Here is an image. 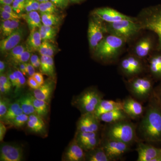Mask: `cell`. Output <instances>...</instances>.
Segmentation results:
<instances>
[{
	"label": "cell",
	"mask_w": 161,
	"mask_h": 161,
	"mask_svg": "<svg viewBox=\"0 0 161 161\" xmlns=\"http://www.w3.org/2000/svg\"><path fill=\"white\" fill-rule=\"evenodd\" d=\"M22 18L26 21L31 31L40 28L42 26L41 16L37 11H33L22 14Z\"/></svg>",
	"instance_id": "cb8c5ba5"
},
{
	"label": "cell",
	"mask_w": 161,
	"mask_h": 161,
	"mask_svg": "<svg viewBox=\"0 0 161 161\" xmlns=\"http://www.w3.org/2000/svg\"><path fill=\"white\" fill-rule=\"evenodd\" d=\"M32 98L36 113L42 118H45L48 113L49 103L45 101L37 99L33 95Z\"/></svg>",
	"instance_id": "f1b7e54d"
},
{
	"label": "cell",
	"mask_w": 161,
	"mask_h": 161,
	"mask_svg": "<svg viewBox=\"0 0 161 161\" xmlns=\"http://www.w3.org/2000/svg\"><path fill=\"white\" fill-rule=\"evenodd\" d=\"M85 161H111L101 146L86 152Z\"/></svg>",
	"instance_id": "603a6c76"
},
{
	"label": "cell",
	"mask_w": 161,
	"mask_h": 161,
	"mask_svg": "<svg viewBox=\"0 0 161 161\" xmlns=\"http://www.w3.org/2000/svg\"><path fill=\"white\" fill-rule=\"evenodd\" d=\"M100 146L111 161L120 159L130 150V145L120 141L104 139Z\"/></svg>",
	"instance_id": "9c48e42d"
},
{
	"label": "cell",
	"mask_w": 161,
	"mask_h": 161,
	"mask_svg": "<svg viewBox=\"0 0 161 161\" xmlns=\"http://www.w3.org/2000/svg\"><path fill=\"white\" fill-rule=\"evenodd\" d=\"M29 116L25 113H23L20 115L16 116L8 123L16 128H20L24 125L29 120Z\"/></svg>",
	"instance_id": "d6a6232c"
},
{
	"label": "cell",
	"mask_w": 161,
	"mask_h": 161,
	"mask_svg": "<svg viewBox=\"0 0 161 161\" xmlns=\"http://www.w3.org/2000/svg\"><path fill=\"white\" fill-rule=\"evenodd\" d=\"M107 124L105 139L120 141L130 145L139 142L136 128L130 119Z\"/></svg>",
	"instance_id": "7a4b0ae2"
},
{
	"label": "cell",
	"mask_w": 161,
	"mask_h": 161,
	"mask_svg": "<svg viewBox=\"0 0 161 161\" xmlns=\"http://www.w3.org/2000/svg\"><path fill=\"white\" fill-rule=\"evenodd\" d=\"M27 83L30 87L33 90L36 89L40 86L39 84L33 76L29 77L27 80Z\"/></svg>",
	"instance_id": "7dc6e473"
},
{
	"label": "cell",
	"mask_w": 161,
	"mask_h": 161,
	"mask_svg": "<svg viewBox=\"0 0 161 161\" xmlns=\"http://www.w3.org/2000/svg\"><path fill=\"white\" fill-rule=\"evenodd\" d=\"M121 70L125 75L128 76L138 75L142 71V64L137 57L130 56L124 58L121 61Z\"/></svg>",
	"instance_id": "5bb4252c"
},
{
	"label": "cell",
	"mask_w": 161,
	"mask_h": 161,
	"mask_svg": "<svg viewBox=\"0 0 161 161\" xmlns=\"http://www.w3.org/2000/svg\"><path fill=\"white\" fill-rule=\"evenodd\" d=\"M7 75H8L9 80L11 81L12 86L15 87L16 86V81L13 72L9 71Z\"/></svg>",
	"instance_id": "11a10c76"
},
{
	"label": "cell",
	"mask_w": 161,
	"mask_h": 161,
	"mask_svg": "<svg viewBox=\"0 0 161 161\" xmlns=\"http://www.w3.org/2000/svg\"><path fill=\"white\" fill-rule=\"evenodd\" d=\"M123 110L130 119H137L143 115L145 109L140 101L132 97H128L122 101Z\"/></svg>",
	"instance_id": "4fadbf2b"
},
{
	"label": "cell",
	"mask_w": 161,
	"mask_h": 161,
	"mask_svg": "<svg viewBox=\"0 0 161 161\" xmlns=\"http://www.w3.org/2000/svg\"><path fill=\"white\" fill-rule=\"evenodd\" d=\"M103 95L95 87H89L73 98V106L79 110L81 114L94 113Z\"/></svg>",
	"instance_id": "3957f363"
},
{
	"label": "cell",
	"mask_w": 161,
	"mask_h": 161,
	"mask_svg": "<svg viewBox=\"0 0 161 161\" xmlns=\"http://www.w3.org/2000/svg\"><path fill=\"white\" fill-rule=\"evenodd\" d=\"M33 77L34 78L37 82L39 84V85L41 86V85L44 83V79L43 76V74L41 73H36Z\"/></svg>",
	"instance_id": "f907efd6"
},
{
	"label": "cell",
	"mask_w": 161,
	"mask_h": 161,
	"mask_svg": "<svg viewBox=\"0 0 161 161\" xmlns=\"http://www.w3.org/2000/svg\"><path fill=\"white\" fill-rule=\"evenodd\" d=\"M93 14L98 19L106 23H114L130 18L110 7L98 8L95 9Z\"/></svg>",
	"instance_id": "2e32d148"
},
{
	"label": "cell",
	"mask_w": 161,
	"mask_h": 161,
	"mask_svg": "<svg viewBox=\"0 0 161 161\" xmlns=\"http://www.w3.org/2000/svg\"><path fill=\"white\" fill-rule=\"evenodd\" d=\"M117 109H123L122 101L103 99L98 104L94 114L98 118L102 114Z\"/></svg>",
	"instance_id": "ffe728a7"
},
{
	"label": "cell",
	"mask_w": 161,
	"mask_h": 161,
	"mask_svg": "<svg viewBox=\"0 0 161 161\" xmlns=\"http://www.w3.org/2000/svg\"><path fill=\"white\" fill-rule=\"evenodd\" d=\"M155 92L161 104V88L158 90V92Z\"/></svg>",
	"instance_id": "94428289"
},
{
	"label": "cell",
	"mask_w": 161,
	"mask_h": 161,
	"mask_svg": "<svg viewBox=\"0 0 161 161\" xmlns=\"http://www.w3.org/2000/svg\"><path fill=\"white\" fill-rule=\"evenodd\" d=\"M150 70L156 78H161V55H156L150 59Z\"/></svg>",
	"instance_id": "4dcf8cb0"
},
{
	"label": "cell",
	"mask_w": 161,
	"mask_h": 161,
	"mask_svg": "<svg viewBox=\"0 0 161 161\" xmlns=\"http://www.w3.org/2000/svg\"><path fill=\"white\" fill-rule=\"evenodd\" d=\"M11 103L9 98L1 95L0 98V118L2 119L6 115Z\"/></svg>",
	"instance_id": "d590c367"
},
{
	"label": "cell",
	"mask_w": 161,
	"mask_h": 161,
	"mask_svg": "<svg viewBox=\"0 0 161 161\" xmlns=\"http://www.w3.org/2000/svg\"><path fill=\"white\" fill-rule=\"evenodd\" d=\"M37 1H38L39 3H43V2H44V0H37Z\"/></svg>",
	"instance_id": "e7e4bbea"
},
{
	"label": "cell",
	"mask_w": 161,
	"mask_h": 161,
	"mask_svg": "<svg viewBox=\"0 0 161 161\" xmlns=\"http://www.w3.org/2000/svg\"><path fill=\"white\" fill-rule=\"evenodd\" d=\"M18 100L23 113L28 115L36 114L33 103L32 95L28 94L23 95Z\"/></svg>",
	"instance_id": "4316f807"
},
{
	"label": "cell",
	"mask_w": 161,
	"mask_h": 161,
	"mask_svg": "<svg viewBox=\"0 0 161 161\" xmlns=\"http://www.w3.org/2000/svg\"><path fill=\"white\" fill-rule=\"evenodd\" d=\"M40 58H39L38 56L36 55H32L31 57L30 58V62L33 65L36 62H37L38 60H40Z\"/></svg>",
	"instance_id": "6f0895ef"
},
{
	"label": "cell",
	"mask_w": 161,
	"mask_h": 161,
	"mask_svg": "<svg viewBox=\"0 0 161 161\" xmlns=\"http://www.w3.org/2000/svg\"><path fill=\"white\" fill-rule=\"evenodd\" d=\"M26 64L27 75H29L30 77L33 76V75L36 73V72H35V68L33 66L32 64L31 63H26Z\"/></svg>",
	"instance_id": "816d5d0a"
},
{
	"label": "cell",
	"mask_w": 161,
	"mask_h": 161,
	"mask_svg": "<svg viewBox=\"0 0 161 161\" xmlns=\"http://www.w3.org/2000/svg\"><path fill=\"white\" fill-rule=\"evenodd\" d=\"M39 31L43 41L53 40L57 34V29L54 26L42 25L39 28Z\"/></svg>",
	"instance_id": "f546056e"
},
{
	"label": "cell",
	"mask_w": 161,
	"mask_h": 161,
	"mask_svg": "<svg viewBox=\"0 0 161 161\" xmlns=\"http://www.w3.org/2000/svg\"><path fill=\"white\" fill-rule=\"evenodd\" d=\"M40 60L41 64L40 69L41 73L49 77H54L55 65L53 57L41 56Z\"/></svg>",
	"instance_id": "d4e9b609"
},
{
	"label": "cell",
	"mask_w": 161,
	"mask_h": 161,
	"mask_svg": "<svg viewBox=\"0 0 161 161\" xmlns=\"http://www.w3.org/2000/svg\"><path fill=\"white\" fill-rule=\"evenodd\" d=\"M26 0H14L12 7L14 11L18 14H21L25 11V3Z\"/></svg>",
	"instance_id": "f35d334b"
},
{
	"label": "cell",
	"mask_w": 161,
	"mask_h": 161,
	"mask_svg": "<svg viewBox=\"0 0 161 161\" xmlns=\"http://www.w3.org/2000/svg\"><path fill=\"white\" fill-rule=\"evenodd\" d=\"M50 0H44V2H47V1H49Z\"/></svg>",
	"instance_id": "03108f58"
},
{
	"label": "cell",
	"mask_w": 161,
	"mask_h": 161,
	"mask_svg": "<svg viewBox=\"0 0 161 161\" xmlns=\"http://www.w3.org/2000/svg\"><path fill=\"white\" fill-rule=\"evenodd\" d=\"M43 25L47 26H55L60 23V17L56 14L40 13Z\"/></svg>",
	"instance_id": "1f68e13d"
},
{
	"label": "cell",
	"mask_w": 161,
	"mask_h": 161,
	"mask_svg": "<svg viewBox=\"0 0 161 161\" xmlns=\"http://www.w3.org/2000/svg\"><path fill=\"white\" fill-rule=\"evenodd\" d=\"M0 86L9 87L12 86L8 75L4 74L0 75Z\"/></svg>",
	"instance_id": "7bdbcfd3"
},
{
	"label": "cell",
	"mask_w": 161,
	"mask_h": 161,
	"mask_svg": "<svg viewBox=\"0 0 161 161\" xmlns=\"http://www.w3.org/2000/svg\"><path fill=\"white\" fill-rule=\"evenodd\" d=\"M1 10L6 12L15 15L20 14H18L14 11L13 8L12 6H11V5H1Z\"/></svg>",
	"instance_id": "c3c4849f"
},
{
	"label": "cell",
	"mask_w": 161,
	"mask_h": 161,
	"mask_svg": "<svg viewBox=\"0 0 161 161\" xmlns=\"http://www.w3.org/2000/svg\"><path fill=\"white\" fill-rule=\"evenodd\" d=\"M29 119L34 123L35 125L40 127V128L45 131V125L42 117L38 115L37 114H31L29 115Z\"/></svg>",
	"instance_id": "60d3db41"
},
{
	"label": "cell",
	"mask_w": 161,
	"mask_h": 161,
	"mask_svg": "<svg viewBox=\"0 0 161 161\" xmlns=\"http://www.w3.org/2000/svg\"><path fill=\"white\" fill-rule=\"evenodd\" d=\"M31 57V52L29 50H26L21 55L10 60L13 63L15 64H19L20 63H27L30 59Z\"/></svg>",
	"instance_id": "8d00e7d4"
},
{
	"label": "cell",
	"mask_w": 161,
	"mask_h": 161,
	"mask_svg": "<svg viewBox=\"0 0 161 161\" xmlns=\"http://www.w3.org/2000/svg\"><path fill=\"white\" fill-rule=\"evenodd\" d=\"M6 64L3 60L0 61V75L4 74L6 69Z\"/></svg>",
	"instance_id": "680465c9"
},
{
	"label": "cell",
	"mask_w": 161,
	"mask_h": 161,
	"mask_svg": "<svg viewBox=\"0 0 161 161\" xmlns=\"http://www.w3.org/2000/svg\"><path fill=\"white\" fill-rule=\"evenodd\" d=\"M27 127L29 128L31 131H32L35 133H42L44 132V130H42L40 127L36 125H35L31 120H28L27 123Z\"/></svg>",
	"instance_id": "ee69618b"
},
{
	"label": "cell",
	"mask_w": 161,
	"mask_h": 161,
	"mask_svg": "<svg viewBox=\"0 0 161 161\" xmlns=\"http://www.w3.org/2000/svg\"><path fill=\"white\" fill-rule=\"evenodd\" d=\"M152 43L149 38L142 39L136 45L134 52L138 58H143L147 57L150 53Z\"/></svg>",
	"instance_id": "7402d4cb"
},
{
	"label": "cell",
	"mask_w": 161,
	"mask_h": 161,
	"mask_svg": "<svg viewBox=\"0 0 161 161\" xmlns=\"http://www.w3.org/2000/svg\"><path fill=\"white\" fill-rule=\"evenodd\" d=\"M136 150L138 153L137 161H152L155 158L161 155V148L143 142H138Z\"/></svg>",
	"instance_id": "9a60e30c"
},
{
	"label": "cell",
	"mask_w": 161,
	"mask_h": 161,
	"mask_svg": "<svg viewBox=\"0 0 161 161\" xmlns=\"http://www.w3.org/2000/svg\"><path fill=\"white\" fill-rule=\"evenodd\" d=\"M42 39L39 31H30L29 36L26 40V46L30 52H37L39 51L42 43Z\"/></svg>",
	"instance_id": "484cf974"
},
{
	"label": "cell",
	"mask_w": 161,
	"mask_h": 161,
	"mask_svg": "<svg viewBox=\"0 0 161 161\" xmlns=\"http://www.w3.org/2000/svg\"><path fill=\"white\" fill-rule=\"evenodd\" d=\"M105 26L107 33L120 37L126 41L141 30L138 22H135L131 17L114 23H106Z\"/></svg>",
	"instance_id": "8992f818"
},
{
	"label": "cell",
	"mask_w": 161,
	"mask_h": 161,
	"mask_svg": "<svg viewBox=\"0 0 161 161\" xmlns=\"http://www.w3.org/2000/svg\"><path fill=\"white\" fill-rule=\"evenodd\" d=\"M26 50V47L23 45H18L9 52V54L10 60L13 59L19 55L23 53Z\"/></svg>",
	"instance_id": "ab89813d"
},
{
	"label": "cell",
	"mask_w": 161,
	"mask_h": 161,
	"mask_svg": "<svg viewBox=\"0 0 161 161\" xmlns=\"http://www.w3.org/2000/svg\"><path fill=\"white\" fill-rule=\"evenodd\" d=\"M100 121L94 113L81 114L77 123V131L98 132L101 128Z\"/></svg>",
	"instance_id": "8fae6325"
},
{
	"label": "cell",
	"mask_w": 161,
	"mask_h": 161,
	"mask_svg": "<svg viewBox=\"0 0 161 161\" xmlns=\"http://www.w3.org/2000/svg\"><path fill=\"white\" fill-rule=\"evenodd\" d=\"M23 150L19 145L3 143L0 147V161H21L23 159Z\"/></svg>",
	"instance_id": "7c38bea8"
},
{
	"label": "cell",
	"mask_w": 161,
	"mask_h": 161,
	"mask_svg": "<svg viewBox=\"0 0 161 161\" xmlns=\"http://www.w3.org/2000/svg\"><path fill=\"white\" fill-rule=\"evenodd\" d=\"M14 0H0L1 5H11L13 3Z\"/></svg>",
	"instance_id": "91938a15"
},
{
	"label": "cell",
	"mask_w": 161,
	"mask_h": 161,
	"mask_svg": "<svg viewBox=\"0 0 161 161\" xmlns=\"http://www.w3.org/2000/svg\"><path fill=\"white\" fill-rule=\"evenodd\" d=\"M7 128L5 125V123L3 121H0V141L3 142L6 135Z\"/></svg>",
	"instance_id": "681fc988"
},
{
	"label": "cell",
	"mask_w": 161,
	"mask_h": 161,
	"mask_svg": "<svg viewBox=\"0 0 161 161\" xmlns=\"http://www.w3.org/2000/svg\"><path fill=\"white\" fill-rule=\"evenodd\" d=\"M48 45V42H47V41H43V42L41 43L39 51H38L41 56H46Z\"/></svg>",
	"instance_id": "bcb514c9"
},
{
	"label": "cell",
	"mask_w": 161,
	"mask_h": 161,
	"mask_svg": "<svg viewBox=\"0 0 161 161\" xmlns=\"http://www.w3.org/2000/svg\"><path fill=\"white\" fill-rule=\"evenodd\" d=\"M139 126L141 138L148 143H161V104L153 91Z\"/></svg>",
	"instance_id": "6da1fadb"
},
{
	"label": "cell",
	"mask_w": 161,
	"mask_h": 161,
	"mask_svg": "<svg viewBox=\"0 0 161 161\" xmlns=\"http://www.w3.org/2000/svg\"><path fill=\"white\" fill-rule=\"evenodd\" d=\"M83 1V0H69L72 3H78V2H80V1Z\"/></svg>",
	"instance_id": "be15d7a7"
},
{
	"label": "cell",
	"mask_w": 161,
	"mask_h": 161,
	"mask_svg": "<svg viewBox=\"0 0 161 161\" xmlns=\"http://www.w3.org/2000/svg\"><path fill=\"white\" fill-rule=\"evenodd\" d=\"M86 152L75 139L70 142L62 156V161H85Z\"/></svg>",
	"instance_id": "ac0fdd59"
},
{
	"label": "cell",
	"mask_w": 161,
	"mask_h": 161,
	"mask_svg": "<svg viewBox=\"0 0 161 161\" xmlns=\"http://www.w3.org/2000/svg\"><path fill=\"white\" fill-rule=\"evenodd\" d=\"M55 51V48L53 44L48 42V48H47L46 56L50 57H53Z\"/></svg>",
	"instance_id": "f5cc1de1"
},
{
	"label": "cell",
	"mask_w": 161,
	"mask_h": 161,
	"mask_svg": "<svg viewBox=\"0 0 161 161\" xmlns=\"http://www.w3.org/2000/svg\"><path fill=\"white\" fill-rule=\"evenodd\" d=\"M13 73L16 81L15 92H17V91L25 86L26 82V78L19 69L16 70L13 72Z\"/></svg>",
	"instance_id": "e575fe53"
},
{
	"label": "cell",
	"mask_w": 161,
	"mask_h": 161,
	"mask_svg": "<svg viewBox=\"0 0 161 161\" xmlns=\"http://www.w3.org/2000/svg\"><path fill=\"white\" fill-rule=\"evenodd\" d=\"M24 36L23 28L19 27L11 34L0 41V51L2 53H9L13 48L19 45Z\"/></svg>",
	"instance_id": "e0dca14e"
},
{
	"label": "cell",
	"mask_w": 161,
	"mask_h": 161,
	"mask_svg": "<svg viewBox=\"0 0 161 161\" xmlns=\"http://www.w3.org/2000/svg\"><path fill=\"white\" fill-rule=\"evenodd\" d=\"M74 139L85 152L100 146L102 142L98 132L76 131Z\"/></svg>",
	"instance_id": "30bf717a"
},
{
	"label": "cell",
	"mask_w": 161,
	"mask_h": 161,
	"mask_svg": "<svg viewBox=\"0 0 161 161\" xmlns=\"http://www.w3.org/2000/svg\"><path fill=\"white\" fill-rule=\"evenodd\" d=\"M0 15H1V18L2 20H14L16 19H20L22 18V14L15 15L3 10H1Z\"/></svg>",
	"instance_id": "b9f144b4"
},
{
	"label": "cell",
	"mask_w": 161,
	"mask_h": 161,
	"mask_svg": "<svg viewBox=\"0 0 161 161\" xmlns=\"http://www.w3.org/2000/svg\"><path fill=\"white\" fill-rule=\"evenodd\" d=\"M23 113L19 101L16 100L14 103H11L6 115L1 119V120L3 121L5 123H8L9 121L15 118L16 116Z\"/></svg>",
	"instance_id": "83f0119b"
},
{
	"label": "cell",
	"mask_w": 161,
	"mask_h": 161,
	"mask_svg": "<svg viewBox=\"0 0 161 161\" xmlns=\"http://www.w3.org/2000/svg\"><path fill=\"white\" fill-rule=\"evenodd\" d=\"M127 85L132 97L139 101H146L153 92L152 81L145 77L133 78L128 81Z\"/></svg>",
	"instance_id": "52a82bcc"
},
{
	"label": "cell",
	"mask_w": 161,
	"mask_h": 161,
	"mask_svg": "<svg viewBox=\"0 0 161 161\" xmlns=\"http://www.w3.org/2000/svg\"><path fill=\"white\" fill-rule=\"evenodd\" d=\"M100 121L106 124H111L119 121L130 119L123 109L113 110L102 114L98 117Z\"/></svg>",
	"instance_id": "44dd1931"
},
{
	"label": "cell",
	"mask_w": 161,
	"mask_h": 161,
	"mask_svg": "<svg viewBox=\"0 0 161 161\" xmlns=\"http://www.w3.org/2000/svg\"><path fill=\"white\" fill-rule=\"evenodd\" d=\"M11 87L0 86V93L1 95H6L11 91Z\"/></svg>",
	"instance_id": "db71d44e"
},
{
	"label": "cell",
	"mask_w": 161,
	"mask_h": 161,
	"mask_svg": "<svg viewBox=\"0 0 161 161\" xmlns=\"http://www.w3.org/2000/svg\"><path fill=\"white\" fill-rule=\"evenodd\" d=\"M40 64H41V60H40H40H38L37 62H36L33 66L35 68H37L40 67Z\"/></svg>",
	"instance_id": "6125c7cd"
},
{
	"label": "cell",
	"mask_w": 161,
	"mask_h": 161,
	"mask_svg": "<svg viewBox=\"0 0 161 161\" xmlns=\"http://www.w3.org/2000/svg\"><path fill=\"white\" fill-rule=\"evenodd\" d=\"M55 87V83L53 80H47L37 89L34 90L33 95L37 99L45 101L49 103Z\"/></svg>",
	"instance_id": "d6986e66"
},
{
	"label": "cell",
	"mask_w": 161,
	"mask_h": 161,
	"mask_svg": "<svg viewBox=\"0 0 161 161\" xmlns=\"http://www.w3.org/2000/svg\"><path fill=\"white\" fill-rule=\"evenodd\" d=\"M40 3L37 0H26L25 11L26 13L33 11H38L40 8Z\"/></svg>",
	"instance_id": "74e56055"
},
{
	"label": "cell",
	"mask_w": 161,
	"mask_h": 161,
	"mask_svg": "<svg viewBox=\"0 0 161 161\" xmlns=\"http://www.w3.org/2000/svg\"><path fill=\"white\" fill-rule=\"evenodd\" d=\"M141 29L153 32L158 38L161 51V5L146 8L141 12L138 21Z\"/></svg>",
	"instance_id": "277c9868"
},
{
	"label": "cell",
	"mask_w": 161,
	"mask_h": 161,
	"mask_svg": "<svg viewBox=\"0 0 161 161\" xmlns=\"http://www.w3.org/2000/svg\"><path fill=\"white\" fill-rule=\"evenodd\" d=\"M57 7L51 1H47L40 3L39 11L40 13L56 14L58 10Z\"/></svg>",
	"instance_id": "836d02e7"
},
{
	"label": "cell",
	"mask_w": 161,
	"mask_h": 161,
	"mask_svg": "<svg viewBox=\"0 0 161 161\" xmlns=\"http://www.w3.org/2000/svg\"><path fill=\"white\" fill-rule=\"evenodd\" d=\"M103 21L94 15L90 19L88 28V40L90 48L94 51L101 41L104 38V34L107 32L105 25Z\"/></svg>",
	"instance_id": "ba28073f"
},
{
	"label": "cell",
	"mask_w": 161,
	"mask_h": 161,
	"mask_svg": "<svg viewBox=\"0 0 161 161\" xmlns=\"http://www.w3.org/2000/svg\"><path fill=\"white\" fill-rule=\"evenodd\" d=\"M19 67L20 71L22 72L24 76L27 75V72H26V63H20L18 64Z\"/></svg>",
	"instance_id": "9f6ffc18"
},
{
	"label": "cell",
	"mask_w": 161,
	"mask_h": 161,
	"mask_svg": "<svg viewBox=\"0 0 161 161\" xmlns=\"http://www.w3.org/2000/svg\"><path fill=\"white\" fill-rule=\"evenodd\" d=\"M58 8L61 9L66 8L69 0H50Z\"/></svg>",
	"instance_id": "f6af8a7d"
},
{
	"label": "cell",
	"mask_w": 161,
	"mask_h": 161,
	"mask_svg": "<svg viewBox=\"0 0 161 161\" xmlns=\"http://www.w3.org/2000/svg\"><path fill=\"white\" fill-rule=\"evenodd\" d=\"M126 40L123 38L109 34L104 37L94 51L95 57L107 61L114 59L122 48Z\"/></svg>",
	"instance_id": "5b68a950"
}]
</instances>
